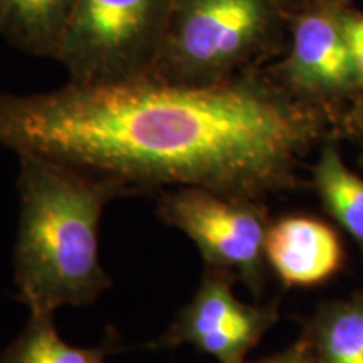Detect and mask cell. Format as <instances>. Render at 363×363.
<instances>
[{
	"label": "cell",
	"instance_id": "4",
	"mask_svg": "<svg viewBox=\"0 0 363 363\" xmlns=\"http://www.w3.org/2000/svg\"><path fill=\"white\" fill-rule=\"evenodd\" d=\"M175 0H72L56 61L71 83L150 78Z\"/></svg>",
	"mask_w": 363,
	"mask_h": 363
},
{
	"label": "cell",
	"instance_id": "7",
	"mask_svg": "<svg viewBox=\"0 0 363 363\" xmlns=\"http://www.w3.org/2000/svg\"><path fill=\"white\" fill-rule=\"evenodd\" d=\"M343 9L311 6L294 12L288 52L269 72L294 96L326 104L358 91L343 30Z\"/></svg>",
	"mask_w": 363,
	"mask_h": 363
},
{
	"label": "cell",
	"instance_id": "15",
	"mask_svg": "<svg viewBox=\"0 0 363 363\" xmlns=\"http://www.w3.org/2000/svg\"><path fill=\"white\" fill-rule=\"evenodd\" d=\"M284 4V7H294L298 9L303 7H311V6H337V7H345V4L348 0H281Z\"/></svg>",
	"mask_w": 363,
	"mask_h": 363
},
{
	"label": "cell",
	"instance_id": "5",
	"mask_svg": "<svg viewBox=\"0 0 363 363\" xmlns=\"http://www.w3.org/2000/svg\"><path fill=\"white\" fill-rule=\"evenodd\" d=\"M157 216L192 239L207 267L233 272L261 291L271 225L261 201L184 185L160 190Z\"/></svg>",
	"mask_w": 363,
	"mask_h": 363
},
{
	"label": "cell",
	"instance_id": "14",
	"mask_svg": "<svg viewBox=\"0 0 363 363\" xmlns=\"http://www.w3.org/2000/svg\"><path fill=\"white\" fill-rule=\"evenodd\" d=\"M254 363H316L315 353H313L311 343L306 335H303L298 342L289 345L283 352L264 358V360Z\"/></svg>",
	"mask_w": 363,
	"mask_h": 363
},
{
	"label": "cell",
	"instance_id": "6",
	"mask_svg": "<svg viewBox=\"0 0 363 363\" xmlns=\"http://www.w3.org/2000/svg\"><path fill=\"white\" fill-rule=\"evenodd\" d=\"M235 274L207 267L189 305L175 316L150 350H174L192 345L219 363H246V355L278 320V306H251L233 291Z\"/></svg>",
	"mask_w": 363,
	"mask_h": 363
},
{
	"label": "cell",
	"instance_id": "13",
	"mask_svg": "<svg viewBox=\"0 0 363 363\" xmlns=\"http://www.w3.org/2000/svg\"><path fill=\"white\" fill-rule=\"evenodd\" d=\"M343 30L355 67L358 91H363V13L343 9Z\"/></svg>",
	"mask_w": 363,
	"mask_h": 363
},
{
	"label": "cell",
	"instance_id": "1",
	"mask_svg": "<svg viewBox=\"0 0 363 363\" xmlns=\"http://www.w3.org/2000/svg\"><path fill=\"white\" fill-rule=\"evenodd\" d=\"M326 104L252 71L214 84L157 78L0 91V145L123 182L136 194L203 187L262 201L294 190L328 131Z\"/></svg>",
	"mask_w": 363,
	"mask_h": 363
},
{
	"label": "cell",
	"instance_id": "11",
	"mask_svg": "<svg viewBox=\"0 0 363 363\" xmlns=\"http://www.w3.org/2000/svg\"><path fill=\"white\" fill-rule=\"evenodd\" d=\"M116 337H106L99 347L81 348L59 337L54 315H35L21 335L0 355V363H106L115 352Z\"/></svg>",
	"mask_w": 363,
	"mask_h": 363
},
{
	"label": "cell",
	"instance_id": "3",
	"mask_svg": "<svg viewBox=\"0 0 363 363\" xmlns=\"http://www.w3.org/2000/svg\"><path fill=\"white\" fill-rule=\"evenodd\" d=\"M286 13L281 0H175L150 78L180 84L234 78L276 43Z\"/></svg>",
	"mask_w": 363,
	"mask_h": 363
},
{
	"label": "cell",
	"instance_id": "12",
	"mask_svg": "<svg viewBox=\"0 0 363 363\" xmlns=\"http://www.w3.org/2000/svg\"><path fill=\"white\" fill-rule=\"evenodd\" d=\"M313 184L326 211L363 252V179L345 165L335 145L326 143L313 167Z\"/></svg>",
	"mask_w": 363,
	"mask_h": 363
},
{
	"label": "cell",
	"instance_id": "9",
	"mask_svg": "<svg viewBox=\"0 0 363 363\" xmlns=\"http://www.w3.org/2000/svg\"><path fill=\"white\" fill-rule=\"evenodd\" d=\"M72 0H0V38L24 54L56 57Z\"/></svg>",
	"mask_w": 363,
	"mask_h": 363
},
{
	"label": "cell",
	"instance_id": "16",
	"mask_svg": "<svg viewBox=\"0 0 363 363\" xmlns=\"http://www.w3.org/2000/svg\"><path fill=\"white\" fill-rule=\"evenodd\" d=\"M352 125L363 135V91H360V96H358L355 104H353Z\"/></svg>",
	"mask_w": 363,
	"mask_h": 363
},
{
	"label": "cell",
	"instance_id": "2",
	"mask_svg": "<svg viewBox=\"0 0 363 363\" xmlns=\"http://www.w3.org/2000/svg\"><path fill=\"white\" fill-rule=\"evenodd\" d=\"M19 230L13 251L17 298L35 315L86 306L111 286L99 262L104 207L136 192L113 177L21 153Z\"/></svg>",
	"mask_w": 363,
	"mask_h": 363
},
{
	"label": "cell",
	"instance_id": "8",
	"mask_svg": "<svg viewBox=\"0 0 363 363\" xmlns=\"http://www.w3.org/2000/svg\"><path fill=\"white\" fill-rule=\"evenodd\" d=\"M266 262L284 286L323 283L342 264V244L333 229L311 217L272 222L266 235Z\"/></svg>",
	"mask_w": 363,
	"mask_h": 363
},
{
	"label": "cell",
	"instance_id": "10",
	"mask_svg": "<svg viewBox=\"0 0 363 363\" xmlns=\"http://www.w3.org/2000/svg\"><path fill=\"white\" fill-rule=\"evenodd\" d=\"M305 335L316 363H363V291L321 306Z\"/></svg>",
	"mask_w": 363,
	"mask_h": 363
}]
</instances>
